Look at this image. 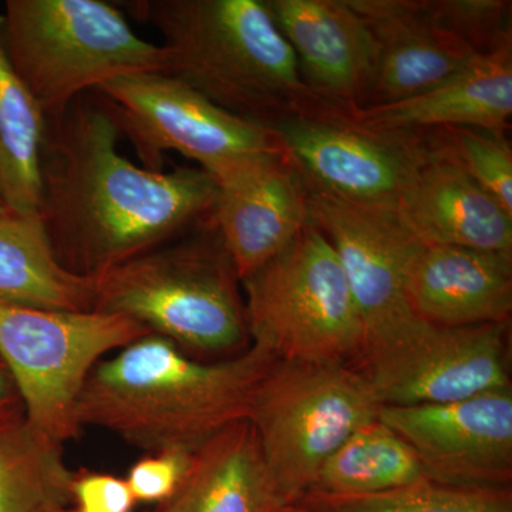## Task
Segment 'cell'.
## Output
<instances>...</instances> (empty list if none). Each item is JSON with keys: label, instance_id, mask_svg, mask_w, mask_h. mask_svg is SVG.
<instances>
[{"label": "cell", "instance_id": "cell-1", "mask_svg": "<svg viewBox=\"0 0 512 512\" xmlns=\"http://www.w3.org/2000/svg\"><path fill=\"white\" fill-rule=\"evenodd\" d=\"M119 127L86 93L46 120L39 215L57 261L96 278L210 217L217 184L207 171H151L121 156Z\"/></svg>", "mask_w": 512, "mask_h": 512}, {"label": "cell", "instance_id": "cell-2", "mask_svg": "<svg viewBox=\"0 0 512 512\" xmlns=\"http://www.w3.org/2000/svg\"><path fill=\"white\" fill-rule=\"evenodd\" d=\"M275 357L252 345L234 359L202 363L150 335L101 360L84 384L77 420L148 453H194L248 420L252 397Z\"/></svg>", "mask_w": 512, "mask_h": 512}, {"label": "cell", "instance_id": "cell-3", "mask_svg": "<svg viewBox=\"0 0 512 512\" xmlns=\"http://www.w3.org/2000/svg\"><path fill=\"white\" fill-rule=\"evenodd\" d=\"M134 18L164 37L167 74L239 119L274 126L295 116H342L303 82L264 0H136Z\"/></svg>", "mask_w": 512, "mask_h": 512}, {"label": "cell", "instance_id": "cell-4", "mask_svg": "<svg viewBox=\"0 0 512 512\" xmlns=\"http://www.w3.org/2000/svg\"><path fill=\"white\" fill-rule=\"evenodd\" d=\"M93 281V311L136 320L183 350L224 352L249 338L241 281L212 215Z\"/></svg>", "mask_w": 512, "mask_h": 512}, {"label": "cell", "instance_id": "cell-5", "mask_svg": "<svg viewBox=\"0 0 512 512\" xmlns=\"http://www.w3.org/2000/svg\"><path fill=\"white\" fill-rule=\"evenodd\" d=\"M5 10L6 55L46 119L111 80L167 73L164 47L138 37L103 0H8Z\"/></svg>", "mask_w": 512, "mask_h": 512}, {"label": "cell", "instance_id": "cell-6", "mask_svg": "<svg viewBox=\"0 0 512 512\" xmlns=\"http://www.w3.org/2000/svg\"><path fill=\"white\" fill-rule=\"evenodd\" d=\"M241 285L252 345L276 360L353 366L362 359L365 329L348 279L311 222Z\"/></svg>", "mask_w": 512, "mask_h": 512}, {"label": "cell", "instance_id": "cell-7", "mask_svg": "<svg viewBox=\"0 0 512 512\" xmlns=\"http://www.w3.org/2000/svg\"><path fill=\"white\" fill-rule=\"evenodd\" d=\"M379 409L355 366L275 360L256 387L248 421L282 504L298 503L323 463Z\"/></svg>", "mask_w": 512, "mask_h": 512}, {"label": "cell", "instance_id": "cell-8", "mask_svg": "<svg viewBox=\"0 0 512 512\" xmlns=\"http://www.w3.org/2000/svg\"><path fill=\"white\" fill-rule=\"evenodd\" d=\"M150 333L116 313L52 311L0 299V357L30 424L57 446L82 434L77 403L94 367Z\"/></svg>", "mask_w": 512, "mask_h": 512}, {"label": "cell", "instance_id": "cell-9", "mask_svg": "<svg viewBox=\"0 0 512 512\" xmlns=\"http://www.w3.org/2000/svg\"><path fill=\"white\" fill-rule=\"evenodd\" d=\"M94 93L147 170L164 171L165 156L175 151L215 178L251 158L285 151L272 128L220 109L171 74L120 77Z\"/></svg>", "mask_w": 512, "mask_h": 512}, {"label": "cell", "instance_id": "cell-10", "mask_svg": "<svg viewBox=\"0 0 512 512\" xmlns=\"http://www.w3.org/2000/svg\"><path fill=\"white\" fill-rule=\"evenodd\" d=\"M308 188L309 222L335 249L362 319L363 356L403 339L423 322L406 295L407 266L420 242L394 207L355 204Z\"/></svg>", "mask_w": 512, "mask_h": 512}, {"label": "cell", "instance_id": "cell-11", "mask_svg": "<svg viewBox=\"0 0 512 512\" xmlns=\"http://www.w3.org/2000/svg\"><path fill=\"white\" fill-rule=\"evenodd\" d=\"M510 322L440 328L421 322L403 339L372 350L355 366L380 406L460 402L510 387Z\"/></svg>", "mask_w": 512, "mask_h": 512}, {"label": "cell", "instance_id": "cell-12", "mask_svg": "<svg viewBox=\"0 0 512 512\" xmlns=\"http://www.w3.org/2000/svg\"><path fill=\"white\" fill-rule=\"evenodd\" d=\"M271 128L309 187L373 207H396L429 153L427 137L367 130L345 116L288 117Z\"/></svg>", "mask_w": 512, "mask_h": 512}, {"label": "cell", "instance_id": "cell-13", "mask_svg": "<svg viewBox=\"0 0 512 512\" xmlns=\"http://www.w3.org/2000/svg\"><path fill=\"white\" fill-rule=\"evenodd\" d=\"M383 421L419 458L427 480L507 488L512 478V390L443 404L380 406Z\"/></svg>", "mask_w": 512, "mask_h": 512}, {"label": "cell", "instance_id": "cell-14", "mask_svg": "<svg viewBox=\"0 0 512 512\" xmlns=\"http://www.w3.org/2000/svg\"><path fill=\"white\" fill-rule=\"evenodd\" d=\"M214 181L212 220L239 281L271 261L309 224L308 184L286 151L251 158Z\"/></svg>", "mask_w": 512, "mask_h": 512}, {"label": "cell", "instance_id": "cell-15", "mask_svg": "<svg viewBox=\"0 0 512 512\" xmlns=\"http://www.w3.org/2000/svg\"><path fill=\"white\" fill-rule=\"evenodd\" d=\"M291 45L303 82L342 116L365 107L376 64V43L346 0H264Z\"/></svg>", "mask_w": 512, "mask_h": 512}, {"label": "cell", "instance_id": "cell-16", "mask_svg": "<svg viewBox=\"0 0 512 512\" xmlns=\"http://www.w3.org/2000/svg\"><path fill=\"white\" fill-rule=\"evenodd\" d=\"M346 2L376 43L375 73L363 109L430 92L483 56L437 26L423 0Z\"/></svg>", "mask_w": 512, "mask_h": 512}, {"label": "cell", "instance_id": "cell-17", "mask_svg": "<svg viewBox=\"0 0 512 512\" xmlns=\"http://www.w3.org/2000/svg\"><path fill=\"white\" fill-rule=\"evenodd\" d=\"M396 212L421 245L512 255V214L483 190L436 137L400 194Z\"/></svg>", "mask_w": 512, "mask_h": 512}, {"label": "cell", "instance_id": "cell-18", "mask_svg": "<svg viewBox=\"0 0 512 512\" xmlns=\"http://www.w3.org/2000/svg\"><path fill=\"white\" fill-rule=\"evenodd\" d=\"M413 312L440 328L510 322L512 255L420 245L406 272Z\"/></svg>", "mask_w": 512, "mask_h": 512}, {"label": "cell", "instance_id": "cell-19", "mask_svg": "<svg viewBox=\"0 0 512 512\" xmlns=\"http://www.w3.org/2000/svg\"><path fill=\"white\" fill-rule=\"evenodd\" d=\"M512 114V46L481 56L436 89L346 117L379 133L477 128L505 136Z\"/></svg>", "mask_w": 512, "mask_h": 512}, {"label": "cell", "instance_id": "cell-20", "mask_svg": "<svg viewBox=\"0 0 512 512\" xmlns=\"http://www.w3.org/2000/svg\"><path fill=\"white\" fill-rule=\"evenodd\" d=\"M281 504L255 431L242 420L192 453L180 487L160 512H274Z\"/></svg>", "mask_w": 512, "mask_h": 512}, {"label": "cell", "instance_id": "cell-21", "mask_svg": "<svg viewBox=\"0 0 512 512\" xmlns=\"http://www.w3.org/2000/svg\"><path fill=\"white\" fill-rule=\"evenodd\" d=\"M0 299L52 311L89 312L94 281L57 261L39 214L0 215Z\"/></svg>", "mask_w": 512, "mask_h": 512}, {"label": "cell", "instance_id": "cell-22", "mask_svg": "<svg viewBox=\"0 0 512 512\" xmlns=\"http://www.w3.org/2000/svg\"><path fill=\"white\" fill-rule=\"evenodd\" d=\"M63 448L30 424L19 397L0 402V512L73 508L76 474Z\"/></svg>", "mask_w": 512, "mask_h": 512}, {"label": "cell", "instance_id": "cell-23", "mask_svg": "<svg viewBox=\"0 0 512 512\" xmlns=\"http://www.w3.org/2000/svg\"><path fill=\"white\" fill-rule=\"evenodd\" d=\"M46 120L13 69L0 33V200L10 211L39 214Z\"/></svg>", "mask_w": 512, "mask_h": 512}, {"label": "cell", "instance_id": "cell-24", "mask_svg": "<svg viewBox=\"0 0 512 512\" xmlns=\"http://www.w3.org/2000/svg\"><path fill=\"white\" fill-rule=\"evenodd\" d=\"M424 478L413 448L383 421L375 419L353 431L323 463L308 493L377 494Z\"/></svg>", "mask_w": 512, "mask_h": 512}, {"label": "cell", "instance_id": "cell-25", "mask_svg": "<svg viewBox=\"0 0 512 512\" xmlns=\"http://www.w3.org/2000/svg\"><path fill=\"white\" fill-rule=\"evenodd\" d=\"M296 504L320 512H512L507 488L454 487L427 478L377 494L308 493Z\"/></svg>", "mask_w": 512, "mask_h": 512}, {"label": "cell", "instance_id": "cell-26", "mask_svg": "<svg viewBox=\"0 0 512 512\" xmlns=\"http://www.w3.org/2000/svg\"><path fill=\"white\" fill-rule=\"evenodd\" d=\"M436 134L444 150L505 211L512 214V150L505 136L477 128H447Z\"/></svg>", "mask_w": 512, "mask_h": 512}, {"label": "cell", "instance_id": "cell-27", "mask_svg": "<svg viewBox=\"0 0 512 512\" xmlns=\"http://www.w3.org/2000/svg\"><path fill=\"white\" fill-rule=\"evenodd\" d=\"M430 19L478 55L512 46L511 2L507 0H423Z\"/></svg>", "mask_w": 512, "mask_h": 512}, {"label": "cell", "instance_id": "cell-28", "mask_svg": "<svg viewBox=\"0 0 512 512\" xmlns=\"http://www.w3.org/2000/svg\"><path fill=\"white\" fill-rule=\"evenodd\" d=\"M192 453L165 450L140 458L126 478L136 501L161 503L170 500L190 466Z\"/></svg>", "mask_w": 512, "mask_h": 512}, {"label": "cell", "instance_id": "cell-29", "mask_svg": "<svg viewBox=\"0 0 512 512\" xmlns=\"http://www.w3.org/2000/svg\"><path fill=\"white\" fill-rule=\"evenodd\" d=\"M136 498L124 478L87 473L74 478V512H131Z\"/></svg>", "mask_w": 512, "mask_h": 512}, {"label": "cell", "instance_id": "cell-30", "mask_svg": "<svg viewBox=\"0 0 512 512\" xmlns=\"http://www.w3.org/2000/svg\"><path fill=\"white\" fill-rule=\"evenodd\" d=\"M18 392H16L15 383H13L12 377L2 357H0V402H6V400L16 399Z\"/></svg>", "mask_w": 512, "mask_h": 512}, {"label": "cell", "instance_id": "cell-31", "mask_svg": "<svg viewBox=\"0 0 512 512\" xmlns=\"http://www.w3.org/2000/svg\"><path fill=\"white\" fill-rule=\"evenodd\" d=\"M274 512H320L301 504H281Z\"/></svg>", "mask_w": 512, "mask_h": 512}, {"label": "cell", "instance_id": "cell-32", "mask_svg": "<svg viewBox=\"0 0 512 512\" xmlns=\"http://www.w3.org/2000/svg\"><path fill=\"white\" fill-rule=\"evenodd\" d=\"M6 211H8V208H6V205L3 204L2 200H0V215L5 214Z\"/></svg>", "mask_w": 512, "mask_h": 512}, {"label": "cell", "instance_id": "cell-33", "mask_svg": "<svg viewBox=\"0 0 512 512\" xmlns=\"http://www.w3.org/2000/svg\"><path fill=\"white\" fill-rule=\"evenodd\" d=\"M59 512H74V511H73V508H69V510H63V511H59Z\"/></svg>", "mask_w": 512, "mask_h": 512}]
</instances>
